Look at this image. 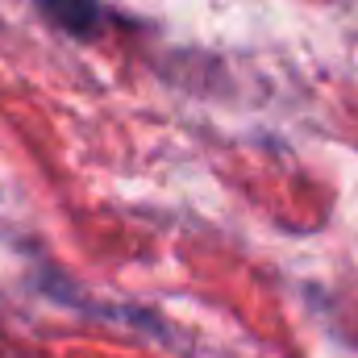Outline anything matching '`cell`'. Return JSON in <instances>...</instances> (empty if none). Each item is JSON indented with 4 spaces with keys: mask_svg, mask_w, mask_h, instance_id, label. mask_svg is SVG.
<instances>
[{
    "mask_svg": "<svg viewBox=\"0 0 358 358\" xmlns=\"http://www.w3.org/2000/svg\"><path fill=\"white\" fill-rule=\"evenodd\" d=\"M46 8V17L55 25H63L67 34H92L96 21H100V8L96 0H38Z\"/></svg>",
    "mask_w": 358,
    "mask_h": 358,
    "instance_id": "1",
    "label": "cell"
}]
</instances>
